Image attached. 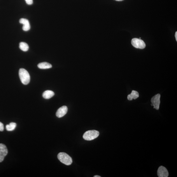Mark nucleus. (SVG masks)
<instances>
[{
	"label": "nucleus",
	"mask_w": 177,
	"mask_h": 177,
	"mask_svg": "<svg viewBox=\"0 0 177 177\" xmlns=\"http://www.w3.org/2000/svg\"><path fill=\"white\" fill-rule=\"evenodd\" d=\"M175 38L176 41H177V32H176L175 33Z\"/></svg>",
	"instance_id": "obj_17"
},
{
	"label": "nucleus",
	"mask_w": 177,
	"mask_h": 177,
	"mask_svg": "<svg viewBox=\"0 0 177 177\" xmlns=\"http://www.w3.org/2000/svg\"><path fill=\"white\" fill-rule=\"evenodd\" d=\"M8 152L6 146L3 144H0V162L3 161Z\"/></svg>",
	"instance_id": "obj_6"
},
{
	"label": "nucleus",
	"mask_w": 177,
	"mask_h": 177,
	"mask_svg": "<svg viewBox=\"0 0 177 177\" xmlns=\"http://www.w3.org/2000/svg\"><path fill=\"white\" fill-rule=\"evenodd\" d=\"M160 95L159 94H157L153 97L151 100L152 105L154 107V108L156 110H159V105L160 103Z\"/></svg>",
	"instance_id": "obj_5"
},
{
	"label": "nucleus",
	"mask_w": 177,
	"mask_h": 177,
	"mask_svg": "<svg viewBox=\"0 0 177 177\" xmlns=\"http://www.w3.org/2000/svg\"><path fill=\"white\" fill-rule=\"evenodd\" d=\"M4 130V125L3 123L0 122V131H3Z\"/></svg>",
	"instance_id": "obj_16"
},
{
	"label": "nucleus",
	"mask_w": 177,
	"mask_h": 177,
	"mask_svg": "<svg viewBox=\"0 0 177 177\" xmlns=\"http://www.w3.org/2000/svg\"><path fill=\"white\" fill-rule=\"evenodd\" d=\"M131 43L135 48L143 49L145 48L146 44L144 41L141 39L134 38L132 39Z\"/></svg>",
	"instance_id": "obj_4"
},
{
	"label": "nucleus",
	"mask_w": 177,
	"mask_h": 177,
	"mask_svg": "<svg viewBox=\"0 0 177 177\" xmlns=\"http://www.w3.org/2000/svg\"><path fill=\"white\" fill-rule=\"evenodd\" d=\"M99 133L96 130H90L86 132L83 135V138L85 140L92 141L99 136Z\"/></svg>",
	"instance_id": "obj_3"
},
{
	"label": "nucleus",
	"mask_w": 177,
	"mask_h": 177,
	"mask_svg": "<svg viewBox=\"0 0 177 177\" xmlns=\"http://www.w3.org/2000/svg\"><path fill=\"white\" fill-rule=\"evenodd\" d=\"M115 1H123V0H115Z\"/></svg>",
	"instance_id": "obj_19"
},
{
	"label": "nucleus",
	"mask_w": 177,
	"mask_h": 177,
	"mask_svg": "<svg viewBox=\"0 0 177 177\" xmlns=\"http://www.w3.org/2000/svg\"><path fill=\"white\" fill-rule=\"evenodd\" d=\"M55 93L53 91L47 90L43 93V96L45 99H49L53 97Z\"/></svg>",
	"instance_id": "obj_10"
},
{
	"label": "nucleus",
	"mask_w": 177,
	"mask_h": 177,
	"mask_svg": "<svg viewBox=\"0 0 177 177\" xmlns=\"http://www.w3.org/2000/svg\"><path fill=\"white\" fill-rule=\"evenodd\" d=\"M19 22L20 24H22L23 26L22 29L24 31H29L31 27L29 20L25 18H22L20 20Z\"/></svg>",
	"instance_id": "obj_8"
},
{
	"label": "nucleus",
	"mask_w": 177,
	"mask_h": 177,
	"mask_svg": "<svg viewBox=\"0 0 177 177\" xmlns=\"http://www.w3.org/2000/svg\"><path fill=\"white\" fill-rule=\"evenodd\" d=\"M57 157L60 162L67 165H71L73 162L71 157L65 153H59L57 155Z\"/></svg>",
	"instance_id": "obj_2"
},
{
	"label": "nucleus",
	"mask_w": 177,
	"mask_h": 177,
	"mask_svg": "<svg viewBox=\"0 0 177 177\" xmlns=\"http://www.w3.org/2000/svg\"><path fill=\"white\" fill-rule=\"evenodd\" d=\"M67 111V107L66 106H63L58 109L56 115L58 118H61L66 115Z\"/></svg>",
	"instance_id": "obj_9"
},
{
	"label": "nucleus",
	"mask_w": 177,
	"mask_h": 177,
	"mask_svg": "<svg viewBox=\"0 0 177 177\" xmlns=\"http://www.w3.org/2000/svg\"><path fill=\"white\" fill-rule=\"evenodd\" d=\"M20 48L24 52H26L29 50V46L28 44L24 42H21L20 43Z\"/></svg>",
	"instance_id": "obj_13"
},
{
	"label": "nucleus",
	"mask_w": 177,
	"mask_h": 177,
	"mask_svg": "<svg viewBox=\"0 0 177 177\" xmlns=\"http://www.w3.org/2000/svg\"><path fill=\"white\" fill-rule=\"evenodd\" d=\"M38 66L41 69H48L52 67V65L47 62H43L39 63L38 65Z\"/></svg>",
	"instance_id": "obj_12"
},
{
	"label": "nucleus",
	"mask_w": 177,
	"mask_h": 177,
	"mask_svg": "<svg viewBox=\"0 0 177 177\" xmlns=\"http://www.w3.org/2000/svg\"><path fill=\"white\" fill-rule=\"evenodd\" d=\"M94 177H101V176H94Z\"/></svg>",
	"instance_id": "obj_18"
},
{
	"label": "nucleus",
	"mask_w": 177,
	"mask_h": 177,
	"mask_svg": "<svg viewBox=\"0 0 177 177\" xmlns=\"http://www.w3.org/2000/svg\"><path fill=\"white\" fill-rule=\"evenodd\" d=\"M19 75L21 81L23 84H28L30 82V77L28 72L26 70L23 68L20 69Z\"/></svg>",
	"instance_id": "obj_1"
},
{
	"label": "nucleus",
	"mask_w": 177,
	"mask_h": 177,
	"mask_svg": "<svg viewBox=\"0 0 177 177\" xmlns=\"http://www.w3.org/2000/svg\"><path fill=\"white\" fill-rule=\"evenodd\" d=\"M157 174L159 177H168L169 176L168 171L166 168L163 166H160L158 168Z\"/></svg>",
	"instance_id": "obj_7"
},
{
	"label": "nucleus",
	"mask_w": 177,
	"mask_h": 177,
	"mask_svg": "<svg viewBox=\"0 0 177 177\" xmlns=\"http://www.w3.org/2000/svg\"><path fill=\"white\" fill-rule=\"evenodd\" d=\"M26 2L29 5H31L33 3V0H25Z\"/></svg>",
	"instance_id": "obj_15"
},
{
	"label": "nucleus",
	"mask_w": 177,
	"mask_h": 177,
	"mask_svg": "<svg viewBox=\"0 0 177 177\" xmlns=\"http://www.w3.org/2000/svg\"><path fill=\"white\" fill-rule=\"evenodd\" d=\"M139 97L138 93L136 91L133 90L131 94L128 95L127 99L129 101H132L133 99H137Z\"/></svg>",
	"instance_id": "obj_11"
},
{
	"label": "nucleus",
	"mask_w": 177,
	"mask_h": 177,
	"mask_svg": "<svg viewBox=\"0 0 177 177\" xmlns=\"http://www.w3.org/2000/svg\"><path fill=\"white\" fill-rule=\"evenodd\" d=\"M16 126H17V124L15 123L11 122L10 123V124L6 126V129L8 131H13L15 129Z\"/></svg>",
	"instance_id": "obj_14"
}]
</instances>
